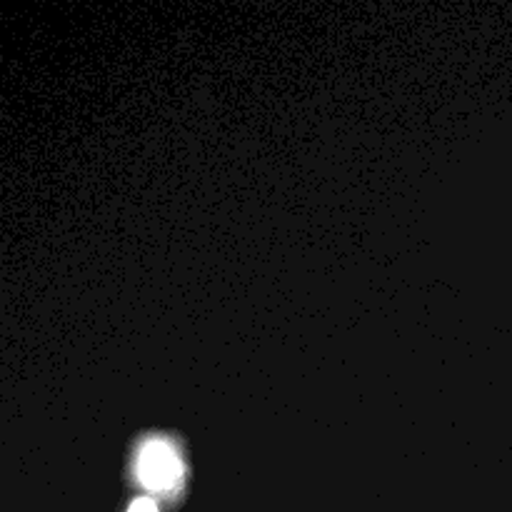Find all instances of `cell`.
Returning a JSON list of instances; mask_svg holds the SVG:
<instances>
[{
  "label": "cell",
  "instance_id": "6da1fadb",
  "mask_svg": "<svg viewBox=\"0 0 512 512\" xmlns=\"http://www.w3.org/2000/svg\"><path fill=\"white\" fill-rule=\"evenodd\" d=\"M138 478L148 490L173 493L183 480V463L173 445L163 443V440L145 443L138 455Z\"/></svg>",
  "mask_w": 512,
  "mask_h": 512
},
{
  "label": "cell",
  "instance_id": "7a4b0ae2",
  "mask_svg": "<svg viewBox=\"0 0 512 512\" xmlns=\"http://www.w3.org/2000/svg\"><path fill=\"white\" fill-rule=\"evenodd\" d=\"M128 512H158V505L150 498H138L133 505H130Z\"/></svg>",
  "mask_w": 512,
  "mask_h": 512
}]
</instances>
